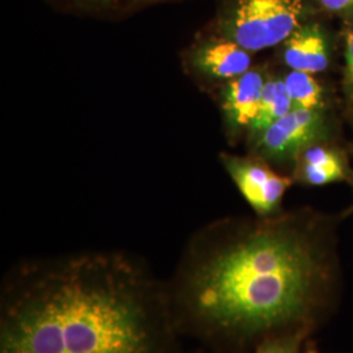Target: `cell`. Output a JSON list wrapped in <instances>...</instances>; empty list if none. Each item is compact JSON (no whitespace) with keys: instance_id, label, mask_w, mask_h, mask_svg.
<instances>
[{"instance_id":"obj_1","label":"cell","mask_w":353,"mask_h":353,"mask_svg":"<svg viewBox=\"0 0 353 353\" xmlns=\"http://www.w3.org/2000/svg\"><path fill=\"white\" fill-rule=\"evenodd\" d=\"M179 335L212 353L310 335L341 290L331 216L305 210L225 220L203 229L166 280Z\"/></svg>"},{"instance_id":"obj_2","label":"cell","mask_w":353,"mask_h":353,"mask_svg":"<svg viewBox=\"0 0 353 353\" xmlns=\"http://www.w3.org/2000/svg\"><path fill=\"white\" fill-rule=\"evenodd\" d=\"M166 281L121 252L29 259L0 285V353H179Z\"/></svg>"},{"instance_id":"obj_3","label":"cell","mask_w":353,"mask_h":353,"mask_svg":"<svg viewBox=\"0 0 353 353\" xmlns=\"http://www.w3.org/2000/svg\"><path fill=\"white\" fill-rule=\"evenodd\" d=\"M303 16V0H236L224 33L245 50H265L283 43Z\"/></svg>"},{"instance_id":"obj_4","label":"cell","mask_w":353,"mask_h":353,"mask_svg":"<svg viewBox=\"0 0 353 353\" xmlns=\"http://www.w3.org/2000/svg\"><path fill=\"white\" fill-rule=\"evenodd\" d=\"M330 138L331 125L326 110L294 108L252 141L254 152L261 160L275 164H294L306 148L318 143H327Z\"/></svg>"},{"instance_id":"obj_5","label":"cell","mask_w":353,"mask_h":353,"mask_svg":"<svg viewBox=\"0 0 353 353\" xmlns=\"http://www.w3.org/2000/svg\"><path fill=\"white\" fill-rule=\"evenodd\" d=\"M221 160L256 217L268 219L283 214L281 203L293 182L290 178L279 176L261 159L221 154Z\"/></svg>"},{"instance_id":"obj_6","label":"cell","mask_w":353,"mask_h":353,"mask_svg":"<svg viewBox=\"0 0 353 353\" xmlns=\"http://www.w3.org/2000/svg\"><path fill=\"white\" fill-rule=\"evenodd\" d=\"M327 143H318L296 159L293 176L306 186H326L336 182L353 183V170L345 153Z\"/></svg>"},{"instance_id":"obj_7","label":"cell","mask_w":353,"mask_h":353,"mask_svg":"<svg viewBox=\"0 0 353 353\" xmlns=\"http://www.w3.org/2000/svg\"><path fill=\"white\" fill-rule=\"evenodd\" d=\"M265 80L262 71L252 68L228 80L221 94V109L229 131L250 128L261 106Z\"/></svg>"},{"instance_id":"obj_8","label":"cell","mask_w":353,"mask_h":353,"mask_svg":"<svg viewBox=\"0 0 353 353\" xmlns=\"http://www.w3.org/2000/svg\"><path fill=\"white\" fill-rule=\"evenodd\" d=\"M190 61L195 71L219 80H232L252 68L250 51L227 37L203 42L192 51Z\"/></svg>"},{"instance_id":"obj_9","label":"cell","mask_w":353,"mask_h":353,"mask_svg":"<svg viewBox=\"0 0 353 353\" xmlns=\"http://www.w3.org/2000/svg\"><path fill=\"white\" fill-rule=\"evenodd\" d=\"M281 55L293 71L321 74L330 64L327 36L318 24H303L283 42Z\"/></svg>"},{"instance_id":"obj_10","label":"cell","mask_w":353,"mask_h":353,"mask_svg":"<svg viewBox=\"0 0 353 353\" xmlns=\"http://www.w3.org/2000/svg\"><path fill=\"white\" fill-rule=\"evenodd\" d=\"M293 109L294 106L290 100L284 79L274 77L265 80L259 110L249 128L252 139L259 137L268 127L274 125Z\"/></svg>"},{"instance_id":"obj_11","label":"cell","mask_w":353,"mask_h":353,"mask_svg":"<svg viewBox=\"0 0 353 353\" xmlns=\"http://www.w3.org/2000/svg\"><path fill=\"white\" fill-rule=\"evenodd\" d=\"M293 106L306 110H325V89L318 83L313 74L303 71H290L284 77Z\"/></svg>"},{"instance_id":"obj_12","label":"cell","mask_w":353,"mask_h":353,"mask_svg":"<svg viewBox=\"0 0 353 353\" xmlns=\"http://www.w3.org/2000/svg\"><path fill=\"white\" fill-rule=\"evenodd\" d=\"M309 338L303 335H285L272 338L259 344L252 353H303Z\"/></svg>"},{"instance_id":"obj_13","label":"cell","mask_w":353,"mask_h":353,"mask_svg":"<svg viewBox=\"0 0 353 353\" xmlns=\"http://www.w3.org/2000/svg\"><path fill=\"white\" fill-rule=\"evenodd\" d=\"M344 89L348 100L353 105V30L345 42V70H344Z\"/></svg>"},{"instance_id":"obj_14","label":"cell","mask_w":353,"mask_h":353,"mask_svg":"<svg viewBox=\"0 0 353 353\" xmlns=\"http://www.w3.org/2000/svg\"><path fill=\"white\" fill-rule=\"evenodd\" d=\"M318 1L328 12L341 13V14L353 12V0H318Z\"/></svg>"},{"instance_id":"obj_15","label":"cell","mask_w":353,"mask_h":353,"mask_svg":"<svg viewBox=\"0 0 353 353\" xmlns=\"http://www.w3.org/2000/svg\"><path fill=\"white\" fill-rule=\"evenodd\" d=\"M77 3L81 4H88V6H97V7H110V6H118L123 3H134V1H143V0H75Z\"/></svg>"},{"instance_id":"obj_16","label":"cell","mask_w":353,"mask_h":353,"mask_svg":"<svg viewBox=\"0 0 353 353\" xmlns=\"http://www.w3.org/2000/svg\"><path fill=\"white\" fill-rule=\"evenodd\" d=\"M312 341H307L306 344H305V350H303V353H319L316 351V347L313 345V344H310Z\"/></svg>"}]
</instances>
